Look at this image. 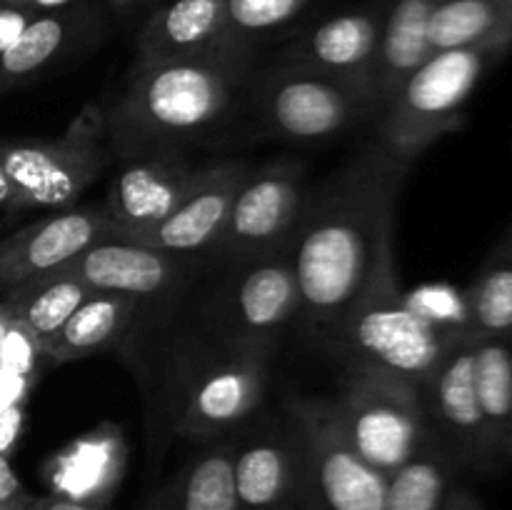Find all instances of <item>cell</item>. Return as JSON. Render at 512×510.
Listing matches in <instances>:
<instances>
[{"label":"cell","mask_w":512,"mask_h":510,"mask_svg":"<svg viewBox=\"0 0 512 510\" xmlns=\"http://www.w3.org/2000/svg\"><path fill=\"white\" fill-rule=\"evenodd\" d=\"M410 165L370 143L305 198L290 238L300 288V320L333 350L350 308L393 240L395 203Z\"/></svg>","instance_id":"cell-1"},{"label":"cell","mask_w":512,"mask_h":510,"mask_svg":"<svg viewBox=\"0 0 512 510\" xmlns=\"http://www.w3.org/2000/svg\"><path fill=\"white\" fill-rule=\"evenodd\" d=\"M248 60L208 55L133 63L118 103L105 113L110 153L128 160L203 135L225 115Z\"/></svg>","instance_id":"cell-2"},{"label":"cell","mask_w":512,"mask_h":510,"mask_svg":"<svg viewBox=\"0 0 512 510\" xmlns=\"http://www.w3.org/2000/svg\"><path fill=\"white\" fill-rule=\"evenodd\" d=\"M512 48V35L430 55L380 110L378 143L413 165L440 138L465 125V103L483 75Z\"/></svg>","instance_id":"cell-3"},{"label":"cell","mask_w":512,"mask_h":510,"mask_svg":"<svg viewBox=\"0 0 512 510\" xmlns=\"http://www.w3.org/2000/svg\"><path fill=\"white\" fill-rule=\"evenodd\" d=\"M428 320L408 308L405 293L395 273L393 240L383 248L363 293L350 308L335 353L345 365H368L410 380L420 388L450 348Z\"/></svg>","instance_id":"cell-4"},{"label":"cell","mask_w":512,"mask_h":510,"mask_svg":"<svg viewBox=\"0 0 512 510\" xmlns=\"http://www.w3.org/2000/svg\"><path fill=\"white\" fill-rule=\"evenodd\" d=\"M110 160L105 110L88 103L53 140L0 143V168L8 183V213L30 208H73Z\"/></svg>","instance_id":"cell-5"},{"label":"cell","mask_w":512,"mask_h":510,"mask_svg":"<svg viewBox=\"0 0 512 510\" xmlns=\"http://www.w3.org/2000/svg\"><path fill=\"white\" fill-rule=\"evenodd\" d=\"M333 400L355 453L385 478L435 440L420 388L393 373L345 365Z\"/></svg>","instance_id":"cell-6"},{"label":"cell","mask_w":512,"mask_h":510,"mask_svg":"<svg viewBox=\"0 0 512 510\" xmlns=\"http://www.w3.org/2000/svg\"><path fill=\"white\" fill-rule=\"evenodd\" d=\"M303 510H385L388 478L345 435L333 398H290Z\"/></svg>","instance_id":"cell-7"},{"label":"cell","mask_w":512,"mask_h":510,"mask_svg":"<svg viewBox=\"0 0 512 510\" xmlns=\"http://www.w3.org/2000/svg\"><path fill=\"white\" fill-rule=\"evenodd\" d=\"M305 198V170L295 160H275L253 168L210 253L248 263L278 248H288Z\"/></svg>","instance_id":"cell-8"},{"label":"cell","mask_w":512,"mask_h":510,"mask_svg":"<svg viewBox=\"0 0 512 510\" xmlns=\"http://www.w3.org/2000/svg\"><path fill=\"white\" fill-rule=\"evenodd\" d=\"M260 110L270 133L293 140L330 138L375 113L348 85L290 63H280L263 80Z\"/></svg>","instance_id":"cell-9"},{"label":"cell","mask_w":512,"mask_h":510,"mask_svg":"<svg viewBox=\"0 0 512 510\" xmlns=\"http://www.w3.org/2000/svg\"><path fill=\"white\" fill-rule=\"evenodd\" d=\"M273 345H233L228 358L210 365L190 388L175 435L200 443L230 433L263 403Z\"/></svg>","instance_id":"cell-10"},{"label":"cell","mask_w":512,"mask_h":510,"mask_svg":"<svg viewBox=\"0 0 512 510\" xmlns=\"http://www.w3.org/2000/svg\"><path fill=\"white\" fill-rule=\"evenodd\" d=\"M103 240H118L103 205L55 210L48 218L33 220L0 238V293L60 268Z\"/></svg>","instance_id":"cell-11"},{"label":"cell","mask_w":512,"mask_h":510,"mask_svg":"<svg viewBox=\"0 0 512 510\" xmlns=\"http://www.w3.org/2000/svg\"><path fill=\"white\" fill-rule=\"evenodd\" d=\"M425 413L435 440L455 463L488 470L485 460V428L475 388V340L453 343L420 385Z\"/></svg>","instance_id":"cell-12"},{"label":"cell","mask_w":512,"mask_h":510,"mask_svg":"<svg viewBox=\"0 0 512 510\" xmlns=\"http://www.w3.org/2000/svg\"><path fill=\"white\" fill-rule=\"evenodd\" d=\"M198 178L200 168H193L175 150H150L123 160L103 203L115 238L130 240L168 218Z\"/></svg>","instance_id":"cell-13"},{"label":"cell","mask_w":512,"mask_h":510,"mask_svg":"<svg viewBox=\"0 0 512 510\" xmlns=\"http://www.w3.org/2000/svg\"><path fill=\"white\" fill-rule=\"evenodd\" d=\"M385 3L388 0H380L375 8H358L333 15L295 40L285 50L283 63L328 75L363 95L375 108V58H378Z\"/></svg>","instance_id":"cell-14"},{"label":"cell","mask_w":512,"mask_h":510,"mask_svg":"<svg viewBox=\"0 0 512 510\" xmlns=\"http://www.w3.org/2000/svg\"><path fill=\"white\" fill-rule=\"evenodd\" d=\"M250 170L253 168L240 160H225V163L200 168V178L195 180L190 193L180 200L178 208L160 223L133 235L128 243L178 255L210 250L218 240L220 230L225 228V220H228Z\"/></svg>","instance_id":"cell-15"},{"label":"cell","mask_w":512,"mask_h":510,"mask_svg":"<svg viewBox=\"0 0 512 510\" xmlns=\"http://www.w3.org/2000/svg\"><path fill=\"white\" fill-rule=\"evenodd\" d=\"M190 255L145 248L128 240H103L58 270L73 275L93 293H118L148 300L170 293L185 280L190 270Z\"/></svg>","instance_id":"cell-16"},{"label":"cell","mask_w":512,"mask_h":510,"mask_svg":"<svg viewBox=\"0 0 512 510\" xmlns=\"http://www.w3.org/2000/svg\"><path fill=\"white\" fill-rule=\"evenodd\" d=\"M293 318H300V288L290 248L248 260L228 303L233 345H275Z\"/></svg>","instance_id":"cell-17"},{"label":"cell","mask_w":512,"mask_h":510,"mask_svg":"<svg viewBox=\"0 0 512 510\" xmlns=\"http://www.w3.org/2000/svg\"><path fill=\"white\" fill-rule=\"evenodd\" d=\"M128 465V443L120 425L100 423L70 440L45 463L43 480L50 493L108 510Z\"/></svg>","instance_id":"cell-18"},{"label":"cell","mask_w":512,"mask_h":510,"mask_svg":"<svg viewBox=\"0 0 512 510\" xmlns=\"http://www.w3.org/2000/svg\"><path fill=\"white\" fill-rule=\"evenodd\" d=\"M225 25V0H168L150 13L138 35L135 63L208 55H250Z\"/></svg>","instance_id":"cell-19"},{"label":"cell","mask_w":512,"mask_h":510,"mask_svg":"<svg viewBox=\"0 0 512 510\" xmlns=\"http://www.w3.org/2000/svg\"><path fill=\"white\" fill-rule=\"evenodd\" d=\"M233 485L238 510H303L293 430L260 428L233 440Z\"/></svg>","instance_id":"cell-20"},{"label":"cell","mask_w":512,"mask_h":510,"mask_svg":"<svg viewBox=\"0 0 512 510\" xmlns=\"http://www.w3.org/2000/svg\"><path fill=\"white\" fill-rule=\"evenodd\" d=\"M100 15L93 3L35 13L15 43L0 55V95L33 83L53 65L93 40Z\"/></svg>","instance_id":"cell-21"},{"label":"cell","mask_w":512,"mask_h":510,"mask_svg":"<svg viewBox=\"0 0 512 510\" xmlns=\"http://www.w3.org/2000/svg\"><path fill=\"white\" fill-rule=\"evenodd\" d=\"M438 0H388L375 58L373 100L375 113L395 98L405 80L433 53L430 48V18Z\"/></svg>","instance_id":"cell-22"},{"label":"cell","mask_w":512,"mask_h":510,"mask_svg":"<svg viewBox=\"0 0 512 510\" xmlns=\"http://www.w3.org/2000/svg\"><path fill=\"white\" fill-rule=\"evenodd\" d=\"M143 510H238L233 440L205 445L150 495Z\"/></svg>","instance_id":"cell-23"},{"label":"cell","mask_w":512,"mask_h":510,"mask_svg":"<svg viewBox=\"0 0 512 510\" xmlns=\"http://www.w3.org/2000/svg\"><path fill=\"white\" fill-rule=\"evenodd\" d=\"M3 295L0 313L10 323L20 325L25 333H30V338L38 343L40 353H43L45 345L55 338L65 320L93 295V290L75 280L73 275L55 268L50 273L15 285Z\"/></svg>","instance_id":"cell-24"},{"label":"cell","mask_w":512,"mask_h":510,"mask_svg":"<svg viewBox=\"0 0 512 510\" xmlns=\"http://www.w3.org/2000/svg\"><path fill=\"white\" fill-rule=\"evenodd\" d=\"M143 300L118 293H93L45 345L43 355L53 365L73 363L113 348L138 315Z\"/></svg>","instance_id":"cell-25"},{"label":"cell","mask_w":512,"mask_h":510,"mask_svg":"<svg viewBox=\"0 0 512 510\" xmlns=\"http://www.w3.org/2000/svg\"><path fill=\"white\" fill-rule=\"evenodd\" d=\"M475 388L485 428L488 468L510 458L512 350L508 340H475Z\"/></svg>","instance_id":"cell-26"},{"label":"cell","mask_w":512,"mask_h":510,"mask_svg":"<svg viewBox=\"0 0 512 510\" xmlns=\"http://www.w3.org/2000/svg\"><path fill=\"white\" fill-rule=\"evenodd\" d=\"M455 460L438 440L425 445L388 478L385 510H443L453 485Z\"/></svg>","instance_id":"cell-27"},{"label":"cell","mask_w":512,"mask_h":510,"mask_svg":"<svg viewBox=\"0 0 512 510\" xmlns=\"http://www.w3.org/2000/svg\"><path fill=\"white\" fill-rule=\"evenodd\" d=\"M512 35V15L498 0H438L430 18V48H465L483 40Z\"/></svg>","instance_id":"cell-28"},{"label":"cell","mask_w":512,"mask_h":510,"mask_svg":"<svg viewBox=\"0 0 512 510\" xmlns=\"http://www.w3.org/2000/svg\"><path fill=\"white\" fill-rule=\"evenodd\" d=\"M465 295L475 340L512 338V238L490 255Z\"/></svg>","instance_id":"cell-29"},{"label":"cell","mask_w":512,"mask_h":510,"mask_svg":"<svg viewBox=\"0 0 512 510\" xmlns=\"http://www.w3.org/2000/svg\"><path fill=\"white\" fill-rule=\"evenodd\" d=\"M405 303L413 313L428 320L440 335H445L450 343L475 340L465 290L453 288V285H423L413 293H405Z\"/></svg>","instance_id":"cell-30"},{"label":"cell","mask_w":512,"mask_h":510,"mask_svg":"<svg viewBox=\"0 0 512 510\" xmlns=\"http://www.w3.org/2000/svg\"><path fill=\"white\" fill-rule=\"evenodd\" d=\"M308 0H225L228 35L240 45L253 48V40L280 30L298 18Z\"/></svg>","instance_id":"cell-31"},{"label":"cell","mask_w":512,"mask_h":510,"mask_svg":"<svg viewBox=\"0 0 512 510\" xmlns=\"http://www.w3.org/2000/svg\"><path fill=\"white\" fill-rule=\"evenodd\" d=\"M30 493L15 475L8 455H0V508L5 510H23L28 505Z\"/></svg>","instance_id":"cell-32"},{"label":"cell","mask_w":512,"mask_h":510,"mask_svg":"<svg viewBox=\"0 0 512 510\" xmlns=\"http://www.w3.org/2000/svg\"><path fill=\"white\" fill-rule=\"evenodd\" d=\"M35 15V10L28 8H13V5H0V55L15 43L20 33H23L25 25L30 23V18Z\"/></svg>","instance_id":"cell-33"},{"label":"cell","mask_w":512,"mask_h":510,"mask_svg":"<svg viewBox=\"0 0 512 510\" xmlns=\"http://www.w3.org/2000/svg\"><path fill=\"white\" fill-rule=\"evenodd\" d=\"M23 418V403H10L0 408V455H8L13 445L18 443L20 430H23Z\"/></svg>","instance_id":"cell-34"},{"label":"cell","mask_w":512,"mask_h":510,"mask_svg":"<svg viewBox=\"0 0 512 510\" xmlns=\"http://www.w3.org/2000/svg\"><path fill=\"white\" fill-rule=\"evenodd\" d=\"M23 510H98V508H90V505L78 503V500H68V498H60V495H30L28 505Z\"/></svg>","instance_id":"cell-35"},{"label":"cell","mask_w":512,"mask_h":510,"mask_svg":"<svg viewBox=\"0 0 512 510\" xmlns=\"http://www.w3.org/2000/svg\"><path fill=\"white\" fill-rule=\"evenodd\" d=\"M443 510H485L483 503L475 498V493H470L463 485H455L448 495V503Z\"/></svg>","instance_id":"cell-36"},{"label":"cell","mask_w":512,"mask_h":510,"mask_svg":"<svg viewBox=\"0 0 512 510\" xmlns=\"http://www.w3.org/2000/svg\"><path fill=\"white\" fill-rule=\"evenodd\" d=\"M80 3H93V0H30V10H35V13H45V10H60V8H70V5H80Z\"/></svg>","instance_id":"cell-37"},{"label":"cell","mask_w":512,"mask_h":510,"mask_svg":"<svg viewBox=\"0 0 512 510\" xmlns=\"http://www.w3.org/2000/svg\"><path fill=\"white\" fill-rule=\"evenodd\" d=\"M103 3L108 5V10H113V13L128 15V13H133L135 8H140L145 0H103Z\"/></svg>","instance_id":"cell-38"},{"label":"cell","mask_w":512,"mask_h":510,"mask_svg":"<svg viewBox=\"0 0 512 510\" xmlns=\"http://www.w3.org/2000/svg\"><path fill=\"white\" fill-rule=\"evenodd\" d=\"M8 200H10V190H8V183H5L3 168H0V205H8Z\"/></svg>","instance_id":"cell-39"},{"label":"cell","mask_w":512,"mask_h":510,"mask_svg":"<svg viewBox=\"0 0 512 510\" xmlns=\"http://www.w3.org/2000/svg\"><path fill=\"white\" fill-rule=\"evenodd\" d=\"M0 5H13V8H28L30 10V0H0Z\"/></svg>","instance_id":"cell-40"},{"label":"cell","mask_w":512,"mask_h":510,"mask_svg":"<svg viewBox=\"0 0 512 510\" xmlns=\"http://www.w3.org/2000/svg\"><path fill=\"white\" fill-rule=\"evenodd\" d=\"M498 3H500V5H503V8H505V10H508V13L512 15V0H498Z\"/></svg>","instance_id":"cell-41"},{"label":"cell","mask_w":512,"mask_h":510,"mask_svg":"<svg viewBox=\"0 0 512 510\" xmlns=\"http://www.w3.org/2000/svg\"><path fill=\"white\" fill-rule=\"evenodd\" d=\"M510 458H512V443H510Z\"/></svg>","instance_id":"cell-42"},{"label":"cell","mask_w":512,"mask_h":510,"mask_svg":"<svg viewBox=\"0 0 512 510\" xmlns=\"http://www.w3.org/2000/svg\"><path fill=\"white\" fill-rule=\"evenodd\" d=\"M0 510H5V508H0Z\"/></svg>","instance_id":"cell-43"}]
</instances>
